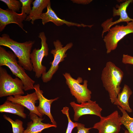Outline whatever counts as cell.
Here are the masks:
<instances>
[{"label": "cell", "instance_id": "1", "mask_svg": "<svg viewBox=\"0 0 133 133\" xmlns=\"http://www.w3.org/2000/svg\"><path fill=\"white\" fill-rule=\"evenodd\" d=\"M123 76L122 70L111 61L106 63L102 71L101 79L112 103H114L120 92V85Z\"/></svg>", "mask_w": 133, "mask_h": 133}, {"label": "cell", "instance_id": "2", "mask_svg": "<svg viewBox=\"0 0 133 133\" xmlns=\"http://www.w3.org/2000/svg\"><path fill=\"white\" fill-rule=\"evenodd\" d=\"M34 41L29 40L20 43L10 38L8 34H2L0 37V45L7 47L10 49L18 58V64L25 70L31 71L33 70V67L30 56Z\"/></svg>", "mask_w": 133, "mask_h": 133}, {"label": "cell", "instance_id": "3", "mask_svg": "<svg viewBox=\"0 0 133 133\" xmlns=\"http://www.w3.org/2000/svg\"><path fill=\"white\" fill-rule=\"evenodd\" d=\"M17 58L13 52L7 51L4 48L0 46V67H7L13 74L21 80L24 85V91L34 89L35 81L27 74L25 69L18 63Z\"/></svg>", "mask_w": 133, "mask_h": 133}, {"label": "cell", "instance_id": "4", "mask_svg": "<svg viewBox=\"0 0 133 133\" xmlns=\"http://www.w3.org/2000/svg\"><path fill=\"white\" fill-rule=\"evenodd\" d=\"M24 85L19 78H13L6 69L0 67V97L24 95Z\"/></svg>", "mask_w": 133, "mask_h": 133}, {"label": "cell", "instance_id": "5", "mask_svg": "<svg viewBox=\"0 0 133 133\" xmlns=\"http://www.w3.org/2000/svg\"><path fill=\"white\" fill-rule=\"evenodd\" d=\"M133 33V21L127 23L126 25H116L110 28L103 39L107 54L117 48L119 41L126 35Z\"/></svg>", "mask_w": 133, "mask_h": 133}, {"label": "cell", "instance_id": "6", "mask_svg": "<svg viewBox=\"0 0 133 133\" xmlns=\"http://www.w3.org/2000/svg\"><path fill=\"white\" fill-rule=\"evenodd\" d=\"M63 75L71 94L75 97L78 103H81L90 100L92 92L87 88V80H84L83 84H81L80 83L83 82L82 78L79 77L75 79L70 73L67 72L63 74Z\"/></svg>", "mask_w": 133, "mask_h": 133}, {"label": "cell", "instance_id": "7", "mask_svg": "<svg viewBox=\"0 0 133 133\" xmlns=\"http://www.w3.org/2000/svg\"><path fill=\"white\" fill-rule=\"evenodd\" d=\"M38 37L41 39V47L40 49H33L30 56L33 70L35 72V77L38 78L46 72V67L42 65V62L44 57H47L48 55L49 50L44 33L43 32H40Z\"/></svg>", "mask_w": 133, "mask_h": 133}, {"label": "cell", "instance_id": "8", "mask_svg": "<svg viewBox=\"0 0 133 133\" xmlns=\"http://www.w3.org/2000/svg\"><path fill=\"white\" fill-rule=\"evenodd\" d=\"M53 44L55 49L52 50L50 51V53L54 57L53 60L50 63L51 65L49 70L41 76L42 80L45 83H47L51 80L59 68V63L64 60L65 58L67 57L66 52L73 45L72 43L70 42L63 47V45L58 40L54 41Z\"/></svg>", "mask_w": 133, "mask_h": 133}, {"label": "cell", "instance_id": "9", "mask_svg": "<svg viewBox=\"0 0 133 133\" xmlns=\"http://www.w3.org/2000/svg\"><path fill=\"white\" fill-rule=\"evenodd\" d=\"M120 116L117 110L106 116H101L100 121L95 123L92 128L97 129L98 133H118L122 124Z\"/></svg>", "mask_w": 133, "mask_h": 133}, {"label": "cell", "instance_id": "10", "mask_svg": "<svg viewBox=\"0 0 133 133\" xmlns=\"http://www.w3.org/2000/svg\"><path fill=\"white\" fill-rule=\"evenodd\" d=\"M70 104L74 112L73 119L75 121H78L79 118L83 115H94L100 117L102 116L101 112L102 109L96 101L90 100L80 104L72 101Z\"/></svg>", "mask_w": 133, "mask_h": 133}, {"label": "cell", "instance_id": "11", "mask_svg": "<svg viewBox=\"0 0 133 133\" xmlns=\"http://www.w3.org/2000/svg\"><path fill=\"white\" fill-rule=\"evenodd\" d=\"M133 2V0H127L119 5L116 4L115 8H113V15L114 17L120 16V18L118 20L113 22V18L107 19L101 24L103 28V33L108 32L111 27L114 25L121 22H126L127 23L133 21V19L130 18L127 12V9L129 4Z\"/></svg>", "mask_w": 133, "mask_h": 133}, {"label": "cell", "instance_id": "12", "mask_svg": "<svg viewBox=\"0 0 133 133\" xmlns=\"http://www.w3.org/2000/svg\"><path fill=\"white\" fill-rule=\"evenodd\" d=\"M27 16V15L22 12L18 14L8 9L4 10L0 8V32L2 31L8 25L14 23L27 33L23 28L22 22L25 20Z\"/></svg>", "mask_w": 133, "mask_h": 133}, {"label": "cell", "instance_id": "13", "mask_svg": "<svg viewBox=\"0 0 133 133\" xmlns=\"http://www.w3.org/2000/svg\"><path fill=\"white\" fill-rule=\"evenodd\" d=\"M34 89L37 96L39 103L36 106L37 109L42 116L47 115L50 119L52 124L57 126V123L55 121L51 113L50 108L51 104L54 101L57 100L59 97L53 99L49 100L45 98L43 95V92L40 88L39 84L34 85Z\"/></svg>", "mask_w": 133, "mask_h": 133}, {"label": "cell", "instance_id": "14", "mask_svg": "<svg viewBox=\"0 0 133 133\" xmlns=\"http://www.w3.org/2000/svg\"><path fill=\"white\" fill-rule=\"evenodd\" d=\"M6 100L11 102L19 103L28 109L30 112L34 113L39 116H43L37 111L35 103L38 100L37 96L35 92L25 96L16 95L7 97Z\"/></svg>", "mask_w": 133, "mask_h": 133}, {"label": "cell", "instance_id": "15", "mask_svg": "<svg viewBox=\"0 0 133 133\" xmlns=\"http://www.w3.org/2000/svg\"><path fill=\"white\" fill-rule=\"evenodd\" d=\"M46 12L43 13L39 19H42V24L44 25L46 23L49 22H52L58 26L62 25L65 24L68 27L75 26L80 27H88L91 28L93 25H87L83 24H79L66 21L58 17L51 7L50 2L49 3L47 7Z\"/></svg>", "mask_w": 133, "mask_h": 133}, {"label": "cell", "instance_id": "16", "mask_svg": "<svg viewBox=\"0 0 133 133\" xmlns=\"http://www.w3.org/2000/svg\"><path fill=\"white\" fill-rule=\"evenodd\" d=\"M29 116L32 121L28 122L27 127L23 133H41L45 129L52 127L56 128L57 127L52 124L43 123L42 121L44 119L34 113L30 112Z\"/></svg>", "mask_w": 133, "mask_h": 133}, {"label": "cell", "instance_id": "17", "mask_svg": "<svg viewBox=\"0 0 133 133\" xmlns=\"http://www.w3.org/2000/svg\"><path fill=\"white\" fill-rule=\"evenodd\" d=\"M50 0H35L32 3L33 6L32 10L26 18L25 21H30L32 24L34 23V21L39 19L43 14L44 9L47 7L50 2Z\"/></svg>", "mask_w": 133, "mask_h": 133}, {"label": "cell", "instance_id": "18", "mask_svg": "<svg viewBox=\"0 0 133 133\" xmlns=\"http://www.w3.org/2000/svg\"><path fill=\"white\" fill-rule=\"evenodd\" d=\"M24 107L21 105L7 100L0 105V113H9L25 119L27 115L24 113Z\"/></svg>", "mask_w": 133, "mask_h": 133}, {"label": "cell", "instance_id": "19", "mask_svg": "<svg viewBox=\"0 0 133 133\" xmlns=\"http://www.w3.org/2000/svg\"><path fill=\"white\" fill-rule=\"evenodd\" d=\"M132 92L129 87L125 84L122 91L118 94L113 104L119 106L129 113H131L132 110L130 107L129 100Z\"/></svg>", "mask_w": 133, "mask_h": 133}, {"label": "cell", "instance_id": "20", "mask_svg": "<svg viewBox=\"0 0 133 133\" xmlns=\"http://www.w3.org/2000/svg\"><path fill=\"white\" fill-rule=\"evenodd\" d=\"M118 108L122 113L121 116H120V120L122 124L127 129L129 133H133V118L130 117L126 111L119 106Z\"/></svg>", "mask_w": 133, "mask_h": 133}, {"label": "cell", "instance_id": "21", "mask_svg": "<svg viewBox=\"0 0 133 133\" xmlns=\"http://www.w3.org/2000/svg\"><path fill=\"white\" fill-rule=\"evenodd\" d=\"M3 118L9 122L11 124L13 133H23L24 130L23 126V122L21 120L17 119L14 121L5 115L3 116Z\"/></svg>", "mask_w": 133, "mask_h": 133}, {"label": "cell", "instance_id": "22", "mask_svg": "<svg viewBox=\"0 0 133 133\" xmlns=\"http://www.w3.org/2000/svg\"><path fill=\"white\" fill-rule=\"evenodd\" d=\"M69 108L67 107H64L61 110L62 113L66 115L67 117L68 124L66 133H72L73 129L76 127L78 122H74L72 121L69 117Z\"/></svg>", "mask_w": 133, "mask_h": 133}, {"label": "cell", "instance_id": "23", "mask_svg": "<svg viewBox=\"0 0 133 133\" xmlns=\"http://www.w3.org/2000/svg\"><path fill=\"white\" fill-rule=\"evenodd\" d=\"M5 3L8 9L12 11L16 12L18 11L22 7V4L19 1L17 0H0Z\"/></svg>", "mask_w": 133, "mask_h": 133}, {"label": "cell", "instance_id": "24", "mask_svg": "<svg viewBox=\"0 0 133 133\" xmlns=\"http://www.w3.org/2000/svg\"><path fill=\"white\" fill-rule=\"evenodd\" d=\"M22 4L21 12L27 15L29 14L32 8L31 4L33 0H19Z\"/></svg>", "mask_w": 133, "mask_h": 133}, {"label": "cell", "instance_id": "25", "mask_svg": "<svg viewBox=\"0 0 133 133\" xmlns=\"http://www.w3.org/2000/svg\"><path fill=\"white\" fill-rule=\"evenodd\" d=\"M76 127L78 130L77 133H89V130L92 128H86L84 125L79 123H78Z\"/></svg>", "mask_w": 133, "mask_h": 133}, {"label": "cell", "instance_id": "26", "mask_svg": "<svg viewBox=\"0 0 133 133\" xmlns=\"http://www.w3.org/2000/svg\"><path fill=\"white\" fill-rule=\"evenodd\" d=\"M122 62L125 64H129L133 65V56L128 54H123Z\"/></svg>", "mask_w": 133, "mask_h": 133}, {"label": "cell", "instance_id": "27", "mask_svg": "<svg viewBox=\"0 0 133 133\" xmlns=\"http://www.w3.org/2000/svg\"><path fill=\"white\" fill-rule=\"evenodd\" d=\"M74 3L79 4L86 5L88 4L92 1V0H71Z\"/></svg>", "mask_w": 133, "mask_h": 133}, {"label": "cell", "instance_id": "28", "mask_svg": "<svg viewBox=\"0 0 133 133\" xmlns=\"http://www.w3.org/2000/svg\"><path fill=\"white\" fill-rule=\"evenodd\" d=\"M124 133H129L127 130H126L125 131Z\"/></svg>", "mask_w": 133, "mask_h": 133}]
</instances>
